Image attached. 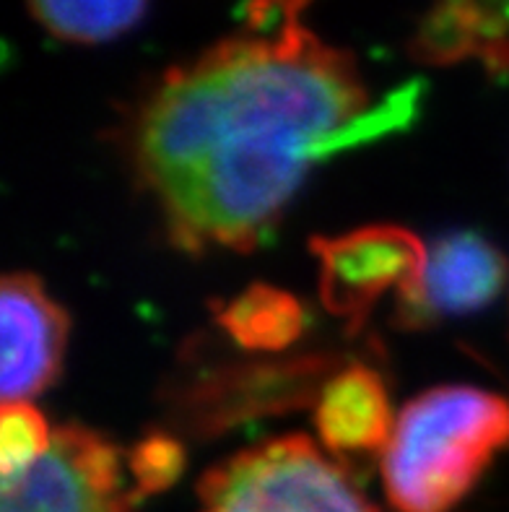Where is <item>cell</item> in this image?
Wrapping results in <instances>:
<instances>
[{
  "label": "cell",
  "mask_w": 509,
  "mask_h": 512,
  "mask_svg": "<svg viewBox=\"0 0 509 512\" xmlns=\"http://www.w3.org/2000/svg\"><path fill=\"white\" fill-rule=\"evenodd\" d=\"M509 448V401L471 385H442L408 403L382 458L398 512H447Z\"/></svg>",
  "instance_id": "2"
},
{
  "label": "cell",
  "mask_w": 509,
  "mask_h": 512,
  "mask_svg": "<svg viewBox=\"0 0 509 512\" xmlns=\"http://www.w3.org/2000/svg\"><path fill=\"white\" fill-rule=\"evenodd\" d=\"M310 0H255V6L250 11V19L255 24H265L273 13L281 16V21H297L299 11L307 6Z\"/></svg>",
  "instance_id": "15"
},
{
  "label": "cell",
  "mask_w": 509,
  "mask_h": 512,
  "mask_svg": "<svg viewBox=\"0 0 509 512\" xmlns=\"http://www.w3.org/2000/svg\"><path fill=\"white\" fill-rule=\"evenodd\" d=\"M187 455L182 442L169 432H151L128 455L133 476V497L143 500L151 494L167 492L185 471Z\"/></svg>",
  "instance_id": "14"
},
{
  "label": "cell",
  "mask_w": 509,
  "mask_h": 512,
  "mask_svg": "<svg viewBox=\"0 0 509 512\" xmlns=\"http://www.w3.org/2000/svg\"><path fill=\"white\" fill-rule=\"evenodd\" d=\"M320 260V299L325 310L356 333L367 323L374 302L398 289V299L416 292L429 250L406 227L369 224L336 237H312Z\"/></svg>",
  "instance_id": "5"
},
{
  "label": "cell",
  "mask_w": 509,
  "mask_h": 512,
  "mask_svg": "<svg viewBox=\"0 0 509 512\" xmlns=\"http://www.w3.org/2000/svg\"><path fill=\"white\" fill-rule=\"evenodd\" d=\"M413 91L372 115L354 55L281 21L169 68L130 117V167L180 250L250 253L320 156L403 120Z\"/></svg>",
  "instance_id": "1"
},
{
  "label": "cell",
  "mask_w": 509,
  "mask_h": 512,
  "mask_svg": "<svg viewBox=\"0 0 509 512\" xmlns=\"http://www.w3.org/2000/svg\"><path fill=\"white\" fill-rule=\"evenodd\" d=\"M411 52L429 65L481 60L491 73H509V0H437Z\"/></svg>",
  "instance_id": "10"
},
{
  "label": "cell",
  "mask_w": 509,
  "mask_h": 512,
  "mask_svg": "<svg viewBox=\"0 0 509 512\" xmlns=\"http://www.w3.org/2000/svg\"><path fill=\"white\" fill-rule=\"evenodd\" d=\"M0 338L3 403H29V398L45 393L58 380L68 341V315L32 273L3 276Z\"/></svg>",
  "instance_id": "7"
},
{
  "label": "cell",
  "mask_w": 509,
  "mask_h": 512,
  "mask_svg": "<svg viewBox=\"0 0 509 512\" xmlns=\"http://www.w3.org/2000/svg\"><path fill=\"white\" fill-rule=\"evenodd\" d=\"M315 427L328 453L341 461L387 450L395 424L385 380L364 364L338 370L317 396Z\"/></svg>",
  "instance_id": "9"
},
{
  "label": "cell",
  "mask_w": 509,
  "mask_h": 512,
  "mask_svg": "<svg viewBox=\"0 0 509 512\" xmlns=\"http://www.w3.org/2000/svg\"><path fill=\"white\" fill-rule=\"evenodd\" d=\"M34 19L65 42L99 45L130 32L149 0H26Z\"/></svg>",
  "instance_id": "12"
},
{
  "label": "cell",
  "mask_w": 509,
  "mask_h": 512,
  "mask_svg": "<svg viewBox=\"0 0 509 512\" xmlns=\"http://www.w3.org/2000/svg\"><path fill=\"white\" fill-rule=\"evenodd\" d=\"M52 432L32 403H3L0 411V474L3 484L19 479L50 450Z\"/></svg>",
  "instance_id": "13"
},
{
  "label": "cell",
  "mask_w": 509,
  "mask_h": 512,
  "mask_svg": "<svg viewBox=\"0 0 509 512\" xmlns=\"http://www.w3.org/2000/svg\"><path fill=\"white\" fill-rule=\"evenodd\" d=\"M198 512H380L310 437L286 435L203 474Z\"/></svg>",
  "instance_id": "3"
},
{
  "label": "cell",
  "mask_w": 509,
  "mask_h": 512,
  "mask_svg": "<svg viewBox=\"0 0 509 512\" xmlns=\"http://www.w3.org/2000/svg\"><path fill=\"white\" fill-rule=\"evenodd\" d=\"M509 263L478 232L442 234L429 250L416 292L398 299V320L411 328L484 310L502 294Z\"/></svg>",
  "instance_id": "8"
},
{
  "label": "cell",
  "mask_w": 509,
  "mask_h": 512,
  "mask_svg": "<svg viewBox=\"0 0 509 512\" xmlns=\"http://www.w3.org/2000/svg\"><path fill=\"white\" fill-rule=\"evenodd\" d=\"M336 367L330 354L226 362L172 388L169 411L185 432L216 437L252 419L286 414L317 401Z\"/></svg>",
  "instance_id": "4"
},
{
  "label": "cell",
  "mask_w": 509,
  "mask_h": 512,
  "mask_svg": "<svg viewBox=\"0 0 509 512\" xmlns=\"http://www.w3.org/2000/svg\"><path fill=\"white\" fill-rule=\"evenodd\" d=\"M211 310L221 331L252 354H278L307 331L302 302L271 284H250L237 297L213 302Z\"/></svg>",
  "instance_id": "11"
},
{
  "label": "cell",
  "mask_w": 509,
  "mask_h": 512,
  "mask_svg": "<svg viewBox=\"0 0 509 512\" xmlns=\"http://www.w3.org/2000/svg\"><path fill=\"white\" fill-rule=\"evenodd\" d=\"M133 502L115 445L94 429L65 424L29 471L3 484L0 512H133Z\"/></svg>",
  "instance_id": "6"
}]
</instances>
